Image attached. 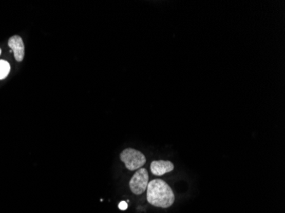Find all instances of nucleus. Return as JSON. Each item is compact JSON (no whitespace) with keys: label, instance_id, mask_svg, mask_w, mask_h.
I'll return each instance as SVG.
<instances>
[{"label":"nucleus","instance_id":"1","mask_svg":"<svg viewBox=\"0 0 285 213\" xmlns=\"http://www.w3.org/2000/svg\"><path fill=\"white\" fill-rule=\"evenodd\" d=\"M146 190L147 201L152 206L168 208L174 203L175 196L171 187L162 179L150 181Z\"/></svg>","mask_w":285,"mask_h":213},{"label":"nucleus","instance_id":"6","mask_svg":"<svg viewBox=\"0 0 285 213\" xmlns=\"http://www.w3.org/2000/svg\"><path fill=\"white\" fill-rule=\"evenodd\" d=\"M10 66L8 62L0 60V80L6 78L10 73Z\"/></svg>","mask_w":285,"mask_h":213},{"label":"nucleus","instance_id":"2","mask_svg":"<svg viewBox=\"0 0 285 213\" xmlns=\"http://www.w3.org/2000/svg\"><path fill=\"white\" fill-rule=\"evenodd\" d=\"M121 161L125 163L126 169L137 170L142 168L146 163V158L144 153L134 148H126L121 153Z\"/></svg>","mask_w":285,"mask_h":213},{"label":"nucleus","instance_id":"8","mask_svg":"<svg viewBox=\"0 0 285 213\" xmlns=\"http://www.w3.org/2000/svg\"><path fill=\"white\" fill-rule=\"evenodd\" d=\"M1 53H2V50H1V49H0V55H1Z\"/></svg>","mask_w":285,"mask_h":213},{"label":"nucleus","instance_id":"3","mask_svg":"<svg viewBox=\"0 0 285 213\" xmlns=\"http://www.w3.org/2000/svg\"><path fill=\"white\" fill-rule=\"evenodd\" d=\"M148 184H149V173L146 169L140 168L132 176L129 183V187L134 195L139 196L146 190Z\"/></svg>","mask_w":285,"mask_h":213},{"label":"nucleus","instance_id":"4","mask_svg":"<svg viewBox=\"0 0 285 213\" xmlns=\"http://www.w3.org/2000/svg\"><path fill=\"white\" fill-rule=\"evenodd\" d=\"M8 45L14 52L15 60L17 62H22L25 54V47H24L23 38H21L20 36H12L8 41Z\"/></svg>","mask_w":285,"mask_h":213},{"label":"nucleus","instance_id":"7","mask_svg":"<svg viewBox=\"0 0 285 213\" xmlns=\"http://www.w3.org/2000/svg\"><path fill=\"white\" fill-rule=\"evenodd\" d=\"M127 207H128V205H127L126 201H121V202H120V204H119V208H120V210L124 211V210H126Z\"/></svg>","mask_w":285,"mask_h":213},{"label":"nucleus","instance_id":"5","mask_svg":"<svg viewBox=\"0 0 285 213\" xmlns=\"http://www.w3.org/2000/svg\"><path fill=\"white\" fill-rule=\"evenodd\" d=\"M174 169V165L171 161H155L150 165V170L155 176H163L167 172H171Z\"/></svg>","mask_w":285,"mask_h":213}]
</instances>
